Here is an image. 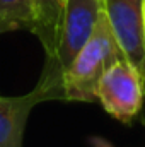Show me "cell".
I'll return each instance as SVG.
<instances>
[{"label":"cell","instance_id":"1","mask_svg":"<svg viewBox=\"0 0 145 147\" xmlns=\"http://www.w3.org/2000/svg\"><path fill=\"white\" fill-rule=\"evenodd\" d=\"M103 10V0H65L58 26L55 45L43 67L39 86L51 99H62V79L72 63L79 50L89 39L97 17Z\"/></svg>","mask_w":145,"mask_h":147},{"label":"cell","instance_id":"8","mask_svg":"<svg viewBox=\"0 0 145 147\" xmlns=\"http://www.w3.org/2000/svg\"><path fill=\"white\" fill-rule=\"evenodd\" d=\"M14 29H19L14 22H7V21H0V34L3 33H9V31H14Z\"/></svg>","mask_w":145,"mask_h":147},{"label":"cell","instance_id":"3","mask_svg":"<svg viewBox=\"0 0 145 147\" xmlns=\"http://www.w3.org/2000/svg\"><path fill=\"white\" fill-rule=\"evenodd\" d=\"M96 99L113 118L130 123L144 106L145 79L126 58H119L99 79Z\"/></svg>","mask_w":145,"mask_h":147},{"label":"cell","instance_id":"10","mask_svg":"<svg viewBox=\"0 0 145 147\" xmlns=\"http://www.w3.org/2000/svg\"><path fill=\"white\" fill-rule=\"evenodd\" d=\"M144 34H145V0H144Z\"/></svg>","mask_w":145,"mask_h":147},{"label":"cell","instance_id":"5","mask_svg":"<svg viewBox=\"0 0 145 147\" xmlns=\"http://www.w3.org/2000/svg\"><path fill=\"white\" fill-rule=\"evenodd\" d=\"M44 101L50 98L39 86L22 96H0V147H22L28 118Z\"/></svg>","mask_w":145,"mask_h":147},{"label":"cell","instance_id":"9","mask_svg":"<svg viewBox=\"0 0 145 147\" xmlns=\"http://www.w3.org/2000/svg\"><path fill=\"white\" fill-rule=\"evenodd\" d=\"M91 144H92V147H113L108 140L103 139V137H94V139L91 140Z\"/></svg>","mask_w":145,"mask_h":147},{"label":"cell","instance_id":"4","mask_svg":"<svg viewBox=\"0 0 145 147\" xmlns=\"http://www.w3.org/2000/svg\"><path fill=\"white\" fill-rule=\"evenodd\" d=\"M103 10L125 58L145 79L144 0H103Z\"/></svg>","mask_w":145,"mask_h":147},{"label":"cell","instance_id":"2","mask_svg":"<svg viewBox=\"0 0 145 147\" xmlns=\"http://www.w3.org/2000/svg\"><path fill=\"white\" fill-rule=\"evenodd\" d=\"M119 58H125V55L113 34L104 10H101L89 39L79 50V53L63 74V101L94 103L99 79L109 65H113Z\"/></svg>","mask_w":145,"mask_h":147},{"label":"cell","instance_id":"6","mask_svg":"<svg viewBox=\"0 0 145 147\" xmlns=\"http://www.w3.org/2000/svg\"><path fill=\"white\" fill-rule=\"evenodd\" d=\"M65 0H33L34 10H36V26L33 34H36L41 41L46 55L51 53L55 36H56V26L60 19V12Z\"/></svg>","mask_w":145,"mask_h":147},{"label":"cell","instance_id":"7","mask_svg":"<svg viewBox=\"0 0 145 147\" xmlns=\"http://www.w3.org/2000/svg\"><path fill=\"white\" fill-rule=\"evenodd\" d=\"M0 21L14 22L31 33L36 26V10L33 0H0Z\"/></svg>","mask_w":145,"mask_h":147}]
</instances>
